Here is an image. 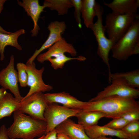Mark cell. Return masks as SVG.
Returning a JSON list of instances; mask_svg holds the SVG:
<instances>
[{"label":"cell","mask_w":139,"mask_h":139,"mask_svg":"<svg viewBox=\"0 0 139 139\" xmlns=\"http://www.w3.org/2000/svg\"><path fill=\"white\" fill-rule=\"evenodd\" d=\"M86 111H99L106 114V118L119 117L123 114L139 110V104L132 98L109 97L94 101L86 102L82 110Z\"/></svg>","instance_id":"obj_1"},{"label":"cell","mask_w":139,"mask_h":139,"mask_svg":"<svg viewBox=\"0 0 139 139\" xmlns=\"http://www.w3.org/2000/svg\"><path fill=\"white\" fill-rule=\"evenodd\" d=\"M14 121L7 129V134L11 139H33L45 134L47 128L45 121L33 118L19 110L14 112Z\"/></svg>","instance_id":"obj_2"},{"label":"cell","mask_w":139,"mask_h":139,"mask_svg":"<svg viewBox=\"0 0 139 139\" xmlns=\"http://www.w3.org/2000/svg\"><path fill=\"white\" fill-rule=\"evenodd\" d=\"M112 57L125 60L131 56L139 53V19L134 20L125 34L113 46Z\"/></svg>","instance_id":"obj_3"},{"label":"cell","mask_w":139,"mask_h":139,"mask_svg":"<svg viewBox=\"0 0 139 139\" xmlns=\"http://www.w3.org/2000/svg\"><path fill=\"white\" fill-rule=\"evenodd\" d=\"M96 8L97 20L89 28L92 31L95 37L98 44L97 53L107 66L109 76L111 73L109 63V53L115 43L105 35V28L102 23L103 7L97 2Z\"/></svg>","instance_id":"obj_4"},{"label":"cell","mask_w":139,"mask_h":139,"mask_svg":"<svg viewBox=\"0 0 139 139\" xmlns=\"http://www.w3.org/2000/svg\"><path fill=\"white\" fill-rule=\"evenodd\" d=\"M138 18V14L122 15L109 13L106 16L105 25L108 38L115 44L127 32L134 20Z\"/></svg>","instance_id":"obj_5"},{"label":"cell","mask_w":139,"mask_h":139,"mask_svg":"<svg viewBox=\"0 0 139 139\" xmlns=\"http://www.w3.org/2000/svg\"><path fill=\"white\" fill-rule=\"evenodd\" d=\"M111 84L99 92L97 95L88 101L92 102L109 97L138 98L139 90L129 85L123 79L117 78L111 79Z\"/></svg>","instance_id":"obj_6"},{"label":"cell","mask_w":139,"mask_h":139,"mask_svg":"<svg viewBox=\"0 0 139 139\" xmlns=\"http://www.w3.org/2000/svg\"><path fill=\"white\" fill-rule=\"evenodd\" d=\"M80 110L68 108L55 103H48L44 114L47 124L45 135L55 129L57 126L69 117H76Z\"/></svg>","instance_id":"obj_7"},{"label":"cell","mask_w":139,"mask_h":139,"mask_svg":"<svg viewBox=\"0 0 139 139\" xmlns=\"http://www.w3.org/2000/svg\"><path fill=\"white\" fill-rule=\"evenodd\" d=\"M43 94L41 92H36L22 99L20 102L18 110L28 114L33 118L46 121L44 114L48 103Z\"/></svg>","instance_id":"obj_8"},{"label":"cell","mask_w":139,"mask_h":139,"mask_svg":"<svg viewBox=\"0 0 139 139\" xmlns=\"http://www.w3.org/2000/svg\"><path fill=\"white\" fill-rule=\"evenodd\" d=\"M25 67L28 76L27 86L29 87L30 89L27 94L22 99L35 93L44 92L53 89L52 86L46 84L43 81L42 75L45 70L44 67L40 69H37L33 62L31 63H26Z\"/></svg>","instance_id":"obj_9"},{"label":"cell","mask_w":139,"mask_h":139,"mask_svg":"<svg viewBox=\"0 0 139 139\" xmlns=\"http://www.w3.org/2000/svg\"><path fill=\"white\" fill-rule=\"evenodd\" d=\"M14 57L12 55L8 65L0 72V85L5 90L9 89L14 97L20 102L23 97L19 91L17 72L14 68Z\"/></svg>","instance_id":"obj_10"},{"label":"cell","mask_w":139,"mask_h":139,"mask_svg":"<svg viewBox=\"0 0 139 139\" xmlns=\"http://www.w3.org/2000/svg\"><path fill=\"white\" fill-rule=\"evenodd\" d=\"M66 28V24L63 21H55L51 22L48 27L49 34L47 39L39 49L36 50L33 55L28 60L26 63H31L42 51L48 48L61 40L62 38V35Z\"/></svg>","instance_id":"obj_11"},{"label":"cell","mask_w":139,"mask_h":139,"mask_svg":"<svg viewBox=\"0 0 139 139\" xmlns=\"http://www.w3.org/2000/svg\"><path fill=\"white\" fill-rule=\"evenodd\" d=\"M43 97L48 103H58L70 109L82 110L86 102L78 100L70 93L63 91L59 92L43 94Z\"/></svg>","instance_id":"obj_12"},{"label":"cell","mask_w":139,"mask_h":139,"mask_svg":"<svg viewBox=\"0 0 139 139\" xmlns=\"http://www.w3.org/2000/svg\"><path fill=\"white\" fill-rule=\"evenodd\" d=\"M66 53H69L72 56H76L77 53L73 45L67 42L62 38L49 48L46 52L38 55L37 59L39 62L42 63L46 61H48L50 58L59 57Z\"/></svg>","instance_id":"obj_13"},{"label":"cell","mask_w":139,"mask_h":139,"mask_svg":"<svg viewBox=\"0 0 139 139\" xmlns=\"http://www.w3.org/2000/svg\"><path fill=\"white\" fill-rule=\"evenodd\" d=\"M18 4L22 7L26 12L27 15L30 16L34 24V27L31 32L32 37L37 36L40 28L38 22L41 13L44 11L45 7L44 5H40L38 0H22V2L17 0Z\"/></svg>","instance_id":"obj_14"},{"label":"cell","mask_w":139,"mask_h":139,"mask_svg":"<svg viewBox=\"0 0 139 139\" xmlns=\"http://www.w3.org/2000/svg\"><path fill=\"white\" fill-rule=\"evenodd\" d=\"M57 134L67 135L73 139H91L86 134L84 127L68 118L55 128Z\"/></svg>","instance_id":"obj_15"},{"label":"cell","mask_w":139,"mask_h":139,"mask_svg":"<svg viewBox=\"0 0 139 139\" xmlns=\"http://www.w3.org/2000/svg\"><path fill=\"white\" fill-rule=\"evenodd\" d=\"M103 4L110 8L112 12L119 14H135L139 7V0H114Z\"/></svg>","instance_id":"obj_16"},{"label":"cell","mask_w":139,"mask_h":139,"mask_svg":"<svg viewBox=\"0 0 139 139\" xmlns=\"http://www.w3.org/2000/svg\"><path fill=\"white\" fill-rule=\"evenodd\" d=\"M84 129L86 134L91 139L107 136H116L121 139H127L130 136L125 133L121 129L115 130L97 125L85 128Z\"/></svg>","instance_id":"obj_17"},{"label":"cell","mask_w":139,"mask_h":139,"mask_svg":"<svg viewBox=\"0 0 139 139\" xmlns=\"http://www.w3.org/2000/svg\"><path fill=\"white\" fill-rule=\"evenodd\" d=\"M25 33V30L23 29H19L10 34L0 32V54L1 61L4 59V53L6 46H10L14 47L19 50H22V47L18 43V39L20 35Z\"/></svg>","instance_id":"obj_18"},{"label":"cell","mask_w":139,"mask_h":139,"mask_svg":"<svg viewBox=\"0 0 139 139\" xmlns=\"http://www.w3.org/2000/svg\"><path fill=\"white\" fill-rule=\"evenodd\" d=\"M20 103L11 94L7 92L0 101V119L10 116L13 112L18 110Z\"/></svg>","instance_id":"obj_19"},{"label":"cell","mask_w":139,"mask_h":139,"mask_svg":"<svg viewBox=\"0 0 139 139\" xmlns=\"http://www.w3.org/2000/svg\"><path fill=\"white\" fill-rule=\"evenodd\" d=\"M106 117V114L101 112L81 110L76 117L78 119V123L85 128L97 125L101 118Z\"/></svg>","instance_id":"obj_20"},{"label":"cell","mask_w":139,"mask_h":139,"mask_svg":"<svg viewBox=\"0 0 139 139\" xmlns=\"http://www.w3.org/2000/svg\"><path fill=\"white\" fill-rule=\"evenodd\" d=\"M96 3L95 0H82L81 16L84 24L88 28L93 23L94 17L96 16Z\"/></svg>","instance_id":"obj_21"},{"label":"cell","mask_w":139,"mask_h":139,"mask_svg":"<svg viewBox=\"0 0 139 139\" xmlns=\"http://www.w3.org/2000/svg\"><path fill=\"white\" fill-rule=\"evenodd\" d=\"M120 78L124 79L129 86L133 88H139V70L135 69L126 72L111 73L108 77L109 82L111 79Z\"/></svg>","instance_id":"obj_22"},{"label":"cell","mask_w":139,"mask_h":139,"mask_svg":"<svg viewBox=\"0 0 139 139\" xmlns=\"http://www.w3.org/2000/svg\"><path fill=\"white\" fill-rule=\"evenodd\" d=\"M43 5L51 11H56L59 15L67 14L69 9L73 7L71 0H45Z\"/></svg>","instance_id":"obj_23"},{"label":"cell","mask_w":139,"mask_h":139,"mask_svg":"<svg viewBox=\"0 0 139 139\" xmlns=\"http://www.w3.org/2000/svg\"><path fill=\"white\" fill-rule=\"evenodd\" d=\"M86 58L82 56L76 57H71L67 56L64 54L59 57L50 58L48 61L51 63V66L55 70L61 68L63 67L65 64L67 62L73 60H76L80 61H84Z\"/></svg>","instance_id":"obj_24"},{"label":"cell","mask_w":139,"mask_h":139,"mask_svg":"<svg viewBox=\"0 0 139 139\" xmlns=\"http://www.w3.org/2000/svg\"><path fill=\"white\" fill-rule=\"evenodd\" d=\"M25 64L19 63L16 64L18 82L21 87L27 86L28 76L25 69Z\"/></svg>","instance_id":"obj_25"},{"label":"cell","mask_w":139,"mask_h":139,"mask_svg":"<svg viewBox=\"0 0 139 139\" xmlns=\"http://www.w3.org/2000/svg\"><path fill=\"white\" fill-rule=\"evenodd\" d=\"M121 130L129 136L139 135V121H135L129 122Z\"/></svg>","instance_id":"obj_26"},{"label":"cell","mask_w":139,"mask_h":139,"mask_svg":"<svg viewBox=\"0 0 139 139\" xmlns=\"http://www.w3.org/2000/svg\"><path fill=\"white\" fill-rule=\"evenodd\" d=\"M128 123L122 118L120 117L113 119L103 126L114 129L120 130L122 129Z\"/></svg>","instance_id":"obj_27"},{"label":"cell","mask_w":139,"mask_h":139,"mask_svg":"<svg viewBox=\"0 0 139 139\" xmlns=\"http://www.w3.org/2000/svg\"><path fill=\"white\" fill-rule=\"evenodd\" d=\"M75 8V18L79 24L80 28H81V11L82 4V0H71Z\"/></svg>","instance_id":"obj_28"},{"label":"cell","mask_w":139,"mask_h":139,"mask_svg":"<svg viewBox=\"0 0 139 139\" xmlns=\"http://www.w3.org/2000/svg\"><path fill=\"white\" fill-rule=\"evenodd\" d=\"M121 117L128 122L138 121L139 119V110H134L125 113L119 117Z\"/></svg>","instance_id":"obj_29"},{"label":"cell","mask_w":139,"mask_h":139,"mask_svg":"<svg viewBox=\"0 0 139 139\" xmlns=\"http://www.w3.org/2000/svg\"><path fill=\"white\" fill-rule=\"evenodd\" d=\"M7 129L5 126L2 125L0 127V139H9L7 133Z\"/></svg>","instance_id":"obj_30"},{"label":"cell","mask_w":139,"mask_h":139,"mask_svg":"<svg viewBox=\"0 0 139 139\" xmlns=\"http://www.w3.org/2000/svg\"><path fill=\"white\" fill-rule=\"evenodd\" d=\"M57 133L55 129L45 135L42 139H57Z\"/></svg>","instance_id":"obj_31"},{"label":"cell","mask_w":139,"mask_h":139,"mask_svg":"<svg viewBox=\"0 0 139 139\" xmlns=\"http://www.w3.org/2000/svg\"><path fill=\"white\" fill-rule=\"evenodd\" d=\"M6 1L5 0H0V13L3 9L4 4ZM0 32L6 34H10L12 33L6 31L0 26Z\"/></svg>","instance_id":"obj_32"},{"label":"cell","mask_w":139,"mask_h":139,"mask_svg":"<svg viewBox=\"0 0 139 139\" xmlns=\"http://www.w3.org/2000/svg\"><path fill=\"white\" fill-rule=\"evenodd\" d=\"M57 139H73L69 136L65 134L58 133L57 135Z\"/></svg>","instance_id":"obj_33"},{"label":"cell","mask_w":139,"mask_h":139,"mask_svg":"<svg viewBox=\"0 0 139 139\" xmlns=\"http://www.w3.org/2000/svg\"><path fill=\"white\" fill-rule=\"evenodd\" d=\"M7 91L6 90L2 87L0 88V101L6 94Z\"/></svg>","instance_id":"obj_34"},{"label":"cell","mask_w":139,"mask_h":139,"mask_svg":"<svg viewBox=\"0 0 139 139\" xmlns=\"http://www.w3.org/2000/svg\"><path fill=\"white\" fill-rule=\"evenodd\" d=\"M127 139H139V135H131Z\"/></svg>","instance_id":"obj_35"},{"label":"cell","mask_w":139,"mask_h":139,"mask_svg":"<svg viewBox=\"0 0 139 139\" xmlns=\"http://www.w3.org/2000/svg\"><path fill=\"white\" fill-rule=\"evenodd\" d=\"M94 139H113L111 138L105 136H101L95 138Z\"/></svg>","instance_id":"obj_36"},{"label":"cell","mask_w":139,"mask_h":139,"mask_svg":"<svg viewBox=\"0 0 139 139\" xmlns=\"http://www.w3.org/2000/svg\"><path fill=\"white\" fill-rule=\"evenodd\" d=\"M45 134H44V135H43L42 136H41L40 137H39V138H38L37 139H43V138L44 136V135H45Z\"/></svg>","instance_id":"obj_37"}]
</instances>
